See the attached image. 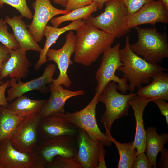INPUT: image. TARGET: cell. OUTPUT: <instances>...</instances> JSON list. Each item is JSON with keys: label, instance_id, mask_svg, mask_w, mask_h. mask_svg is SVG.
I'll list each match as a JSON object with an SVG mask.
<instances>
[{"label": "cell", "instance_id": "21", "mask_svg": "<svg viewBox=\"0 0 168 168\" xmlns=\"http://www.w3.org/2000/svg\"><path fill=\"white\" fill-rule=\"evenodd\" d=\"M22 18L15 15L12 18L6 16L4 21L12 28L20 49L26 52L33 50L40 53L42 49L34 39Z\"/></svg>", "mask_w": 168, "mask_h": 168}, {"label": "cell", "instance_id": "24", "mask_svg": "<svg viewBox=\"0 0 168 168\" xmlns=\"http://www.w3.org/2000/svg\"><path fill=\"white\" fill-rule=\"evenodd\" d=\"M47 100H33L22 95L8 103V108L16 114L24 118L40 112Z\"/></svg>", "mask_w": 168, "mask_h": 168}, {"label": "cell", "instance_id": "5", "mask_svg": "<svg viewBox=\"0 0 168 168\" xmlns=\"http://www.w3.org/2000/svg\"><path fill=\"white\" fill-rule=\"evenodd\" d=\"M117 85L114 81L108 83L98 98V101L104 104L105 110L100 118L104 127L110 131L114 122L124 116H128L130 105L129 100L137 93L121 94L117 91Z\"/></svg>", "mask_w": 168, "mask_h": 168}, {"label": "cell", "instance_id": "8", "mask_svg": "<svg viewBox=\"0 0 168 168\" xmlns=\"http://www.w3.org/2000/svg\"><path fill=\"white\" fill-rule=\"evenodd\" d=\"M100 94L96 92L89 104L79 111L72 113H57L71 123L85 131L93 140H97L105 146H111L112 142L100 130L96 118V110Z\"/></svg>", "mask_w": 168, "mask_h": 168}, {"label": "cell", "instance_id": "42", "mask_svg": "<svg viewBox=\"0 0 168 168\" xmlns=\"http://www.w3.org/2000/svg\"><path fill=\"white\" fill-rule=\"evenodd\" d=\"M4 83V82H3L0 79V85Z\"/></svg>", "mask_w": 168, "mask_h": 168}, {"label": "cell", "instance_id": "7", "mask_svg": "<svg viewBox=\"0 0 168 168\" xmlns=\"http://www.w3.org/2000/svg\"><path fill=\"white\" fill-rule=\"evenodd\" d=\"M120 45V43H118L113 47H109L103 53L100 65L95 74L97 85L95 90L100 94L108 83L111 81L116 83L117 89L123 94H125L128 90L127 80L115 75L116 71L123 65L121 61Z\"/></svg>", "mask_w": 168, "mask_h": 168}, {"label": "cell", "instance_id": "10", "mask_svg": "<svg viewBox=\"0 0 168 168\" xmlns=\"http://www.w3.org/2000/svg\"><path fill=\"white\" fill-rule=\"evenodd\" d=\"M40 113L25 118L18 124L10 140L13 147L23 152L32 153L39 141L38 126Z\"/></svg>", "mask_w": 168, "mask_h": 168}, {"label": "cell", "instance_id": "40", "mask_svg": "<svg viewBox=\"0 0 168 168\" xmlns=\"http://www.w3.org/2000/svg\"><path fill=\"white\" fill-rule=\"evenodd\" d=\"M68 0H53L54 3L65 7Z\"/></svg>", "mask_w": 168, "mask_h": 168}, {"label": "cell", "instance_id": "36", "mask_svg": "<svg viewBox=\"0 0 168 168\" xmlns=\"http://www.w3.org/2000/svg\"><path fill=\"white\" fill-rule=\"evenodd\" d=\"M161 152V157L156 163V168H168V150L164 148Z\"/></svg>", "mask_w": 168, "mask_h": 168}, {"label": "cell", "instance_id": "32", "mask_svg": "<svg viewBox=\"0 0 168 168\" xmlns=\"http://www.w3.org/2000/svg\"><path fill=\"white\" fill-rule=\"evenodd\" d=\"M145 152H143L137 155L134 162L133 168H152Z\"/></svg>", "mask_w": 168, "mask_h": 168}, {"label": "cell", "instance_id": "37", "mask_svg": "<svg viewBox=\"0 0 168 168\" xmlns=\"http://www.w3.org/2000/svg\"><path fill=\"white\" fill-rule=\"evenodd\" d=\"M10 49L0 44V72L3 64L10 57Z\"/></svg>", "mask_w": 168, "mask_h": 168}, {"label": "cell", "instance_id": "16", "mask_svg": "<svg viewBox=\"0 0 168 168\" xmlns=\"http://www.w3.org/2000/svg\"><path fill=\"white\" fill-rule=\"evenodd\" d=\"M78 151L75 157L82 168H97L99 141L91 139L84 130L79 128L77 136Z\"/></svg>", "mask_w": 168, "mask_h": 168}, {"label": "cell", "instance_id": "41", "mask_svg": "<svg viewBox=\"0 0 168 168\" xmlns=\"http://www.w3.org/2000/svg\"><path fill=\"white\" fill-rule=\"evenodd\" d=\"M163 3L165 6L168 9V0H160Z\"/></svg>", "mask_w": 168, "mask_h": 168}, {"label": "cell", "instance_id": "4", "mask_svg": "<svg viewBox=\"0 0 168 168\" xmlns=\"http://www.w3.org/2000/svg\"><path fill=\"white\" fill-rule=\"evenodd\" d=\"M104 11L98 15L90 16L86 22L101 29L115 38H120L128 33L127 9L121 0H109L105 3Z\"/></svg>", "mask_w": 168, "mask_h": 168}, {"label": "cell", "instance_id": "15", "mask_svg": "<svg viewBox=\"0 0 168 168\" xmlns=\"http://www.w3.org/2000/svg\"><path fill=\"white\" fill-rule=\"evenodd\" d=\"M79 129L55 113L41 119L38 128L39 140L63 135L77 136Z\"/></svg>", "mask_w": 168, "mask_h": 168}, {"label": "cell", "instance_id": "17", "mask_svg": "<svg viewBox=\"0 0 168 168\" xmlns=\"http://www.w3.org/2000/svg\"><path fill=\"white\" fill-rule=\"evenodd\" d=\"M26 54V51L20 48L11 49L9 58L2 67L0 79L9 77L18 81L22 78H26L31 65Z\"/></svg>", "mask_w": 168, "mask_h": 168}, {"label": "cell", "instance_id": "29", "mask_svg": "<svg viewBox=\"0 0 168 168\" xmlns=\"http://www.w3.org/2000/svg\"><path fill=\"white\" fill-rule=\"evenodd\" d=\"M45 168H82L76 158H69L57 156L45 166Z\"/></svg>", "mask_w": 168, "mask_h": 168}, {"label": "cell", "instance_id": "9", "mask_svg": "<svg viewBox=\"0 0 168 168\" xmlns=\"http://www.w3.org/2000/svg\"><path fill=\"white\" fill-rule=\"evenodd\" d=\"M76 42L75 35L72 30H70L65 35V41L63 46L58 49H49L47 53V60L52 61L57 65L59 71L58 78L53 79L50 84L54 87L63 85L66 87H70L72 82L67 74L68 68L73 63L71 60L74 53Z\"/></svg>", "mask_w": 168, "mask_h": 168}, {"label": "cell", "instance_id": "1", "mask_svg": "<svg viewBox=\"0 0 168 168\" xmlns=\"http://www.w3.org/2000/svg\"><path fill=\"white\" fill-rule=\"evenodd\" d=\"M74 61L88 67L111 47L115 38L86 22L76 30Z\"/></svg>", "mask_w": 168, "mask_h": 168}, {"label": "cell", "instance_id": "6", "mask_svg": "<svg viewBox=\"0 0 168 168\" xmlns=\"http://www.w3.org/2000/svg\"><path fill=\"white\" fill-rule=\"evenodd\" d=\"M78 151L77 136L63 135L39 140L32 153L37 161L45 166L55 156L75 158Z\"/></svg>", "mask_w": 168, "mask_h": 168}, {"label": "cell", "instance_id": "26", "mask_svg": "<svg viewBox=\"0 0 168 168\" xmlns=\"http://www.w3.org/2000/svg\"><path fill=\"white\" fill-rule=\"evenodd\" d=\"M24 118L7 107L2 106L0 111V141L10 139L17 125Z\"/></svg>", "mask_w": 168, "mask_h": 168}, {"label": "cell", "instance_id": "23", "mask_svg": "<svg viewBox=\"0 0 168 168\" xmlns=\"http://www.w3.org/2000/svg\"><path fill=\"white\" fill-rule=\"evenodd\" d=\"M145 152L152 168H156V159L159 152L165 148L168 141V133L159 135L155 127H148L146 130Z\"/></svg>", "mask_w": 168, "mask_h": 168}, {"label": "cell", "instance_id": "31", "mask_svg": "<svg viewBox=\"0 0 168 168\" xmlns=\"http://www.w3.org/2000/svg\"><path fill=\"white\" fill-rule=\"evenodd\" d=\"M126 6L128 15L138 11L144 5L155 1V0H121Z\"/></svg>", "mask_w": 168, "mask_h": 168}, {"label": "cell", "instance_id": "18", "mask_svg": "<svg viewBox=\"0 0 168 168\" xmlns=\"http://www.w3.org/2000/svg\"><path fill=\"white\" fill-rule=\"evenodd\" d=\"M49 86L50 95L40 112L41 118L55 113H64L65 105L68 99L85 94L83 90L72 91L63 88L62 86L54 87L49 84Z\"/></svg>", "mask_w": 168, "mask_h": 168}, {"label": "cell", "instance_id": "20", "mask_svg": "<svg viewBox=\"0 0 168 168\" xmlns=\"http://www.w3.org/2000/svg\"><path fill=\"white\" fill-rule=\"evenodd\" d=\"M86 22L83 20H78L72 21L68 25L58 28L47 25L44 30L43 35L46 38L44 47L40 53L39 58L35 64L34 69L38 70L44 63L47 61L46 54L50 48L56 41L60 36L64 33L70 30H77L84 25Z\"/></svg>", "mask_w": 168, "mask_h": 168}, {"label": "cell", "instance_id": "14", "mask_svg": "<svg viewBox=\"0 0 168 168\" xmlns=\"http://www.w3.org/2000/svg\"><path fill=\"white\" fill-rule=\"evenodd\" d=\"M127 21L130 29L142 24H167L168 9L160 0L155 1L144 5L136 12L128 15Z\"/></svg>", "mask_w": 168, "mask_h": 168}, {"label": "cell", "instance_id": "28", "mask_svg": "<svg viewBox=\"0 0 168 168\" xmlns=\"http://www.w3.org/2000/svg\"><path fill=\"white\" fill-rule=\"evenodd\" d=\"M7 23L2 18H0V42L7 48L14 50L19 48L18 43L13 34L8 31Z\"/></svg>", "mask_w": 168, "mask_h": 168}, {"label": "cell", "instance_id": "30", "mask_svg": "<svg viewBox=\"0 0 168 168\" xmlns=\"http://www.w3.org/2000/svg\"><path fill=\"white\" fill-rule=\"evenodd\" d=\"M5 4H8L17 9L21 16L31 20L33 13L27 4L26 0H0V9Z\"/></svg>", "mask_w": 168, "mask_h": 168}, {"label": "cell", "instance_id": "11", "mask_svg": "<svg viewBox=\"0 0 168 168\" xmlns=\"http://www.w3.org/2000/svg\"><path fill=\"white\" fill-rule=\"evenodd\" d=\"M32 5L34 14L31 23L26 25V27L37 43L42 41L44 28L52 18L57 15L67 14L71 11L66 9H61L54 7L50 0H35Z\"/></svg>", "mask_w": 168, "mask_h": 168}, {"label": "cell", "instance_id": "19", "mask_svg": "<svg viewBox=\"0 0 168 168\" xmlns=\"http://www.w3.org/2000/svg\"><path fill=\"white\" fill-rule=\"evenodd\" d=\"M152 100L148 98L136 95L132 97L128 103L134 111L136 124V132L133 144L136 149L137 155L145 152L146 144V131L143 120L144 109Z\"/></svg>", "mask_w": 168, "mask_h": 168}, {"label": "cell", "instance_id": "43", "mask_svg": "<svg viewBox=\"0 0 168 168\" xmlns=\"http://www.w3.org/2000/svg\"><path fill=\"white\" fill-rule=\"evenodd\" d=\"M2 106L0 105V111L1 110V108H2Z\"/></svg>", "mask_w": 168, "mask_h": 168}, {"label": "cell", "instance_id": "38", "mask_svg": "<svg viewBox=\"0 0 168 168\" xmlns=\"http://www.w3.org/2000/svg\"><path fill=\"white\" fill-rule=\"evenodd\" d=\"M98 145L99 148V164L97 168H106L107 166L105 160V151L104 147V145L99 141Z\"/></svg>", "mask_w": 168, "mask_h": 168}, {"label": "cell", "instance_id": "3", "mask_svg": "<svg viewBox=\"0 0 168 168\" xmlns=\"http://www.w3.org/2000/svg\"><path fill=\"white\" fill-rule=\"evenodd\" d=\"M134 28L138 40L136 43L130 44L133 52L153 64L161 63L168 57V39L165 29L161 33L154 27L142 28L137 26Z\"/></svg>", "mask_w": 168, "mask_h": 168}, {"label": "cell", "instance_id": "25", "mask_svg": "<svg viewBox=\"0 0 168 168\" xmlns=\"http://www.w3.org/2000/svg\"><path fill=\"white\" fill-rule=\"evenodd\" d=\"M105 135L107 138L116 146L120 156L118 168H133L135 159L137 156L136 149L133 144V141L129 143H121L114 138L110 131L104 127Z\"/></svg>", "mask_w": 168, "mask_h": 168}, {"label": "cell", "instance_id": "34", "mask_svg": "<svg viewBox=\"0 0 168 168\" xmlns=\"http://www.w3.org/2000/svg\"><path fill=\"white\" fill-rule=\"evenodd\" d=\"M159 108L161 114L163 115L166 118V122L168 125V103L165 100L158 99L153 100Z\"/></svg>", "mask_w": 168, "mask_h": 168}, {"label": "cell", "instance_id": "2", "mask_svg": "<svg viewBox=\"0 0 168 168\" xmlns=\"http://www.w3.org/2000/svg\"><path fill=\"white\" fill-rule=\"evenodd\" d=\"M124 47L120 49L121 61L123 65L117 70L122 72L123 77L128 80L130 93L136 89H139L143 84H149L153 76L160 71H166L165 68L158 63H151L147 62L131 49L130 38L125 37Z\"/></svg>", "mask_w": 168, "mask_h": 168}, {"label": "cell", "instance_id": "33", "mask_svg": "<svg viewBox=\"0 0 168 168\" xmlns=\"http://www.w3.org/2000/svg\"><path fill=\"white\" fill-rule=\"evenodd\" d=\"M93 2L92 0H68L65 8L71 11L88 6Z\"/></svg>", "mask_w": 168, "mask_h": 168}, {"label": "cell", "instance_id": "12", "mask_svg": "<svg viewBox=\"0 0 168 168\" xmlns=\"http://www.w3.org/2000/svg\"><path fill=\"white\" fill-rule=\"evenodd\" d=\"M56 69L55 64H48L42 75L25 82H22L20 80L17 82L16 79L11 78L9 81L10 88L7 91L6 97L8 102L10 103L25 93L33 90H39L43 93L47 92L49 89L47 87L46 85L53 82V76Z\"/></svg>", "mask_w": 168, "mask_h": 168}, {"label": "cell", "instance_id": "27", "mask_svg": "<svg viewBox=\"0 0 168 168\" xmlns=\"http://www.w3.org/2000/svg\"><path fill=\"white\" fill-rule=\"evenodd\" d=\"M98 10L97 4L95 2L91 4L74 9L68 13L60 16L54 17L50 21L53 26L58 27L62 23L67 21H73L78 20L86 21L94 12Z\"/></svg>", "mask_w": 168, "mask_h": 168}, {"label": "cell", "instance_id": "22", "mask_svg": "<svg viewBox=\"0 0 168 168\" xmlns=\"http://www.w3.org/2000/svg\"><path fill=\"white\" fill-rule=\"evenodd\" d=\"M150 84L138 89L137 95L152 100L161 99L168 100V74L163 71L156 73Z\"/></svg>", "mask_w": 168, "mask_h": 168}, {"label": "cell", "instance_id": "39", "mask_svg": "<svg viewBox=\"0 0 168 168\" xmlns=\"http://www.w3.org/2000/svg\"><path fill=\"white\" fill-rule=\"evenodd\" d=\"M95 2L98 6V9L100 10L102 8L105 3L109 0H92Z\"/></svg>", "mask_w": 168, "mask_h": 168}, {"label": "cell", "instance_id": "35", "mask_svg": "<svg viewBox=\"0 0 168 168\" xmlns=\"http://www.w3.org/2000/svg\"><path fill=\"white\" fill-rule=\"evenodd\" d=\"M10 87L9 81H7L0 85V105L7 107L8 104L5 92L7 89Z\"/></svg>", "mask_w": 168, "mask_h": 168}, {"label": "cell", "instance_id": "13", "mask_svg": "<svg viewBox=\"0 0 168 168\" xmlns=\"http://www.w3.org/2000/svg\"><path fill=\"white\" fill-rule=\"evenodd\" d=\"M0 168H44L32 153L20 152L12 145L10 139L0 141Z\"/></svg>", "mask_w": 168, "mask_h": 168}]
</instances>
